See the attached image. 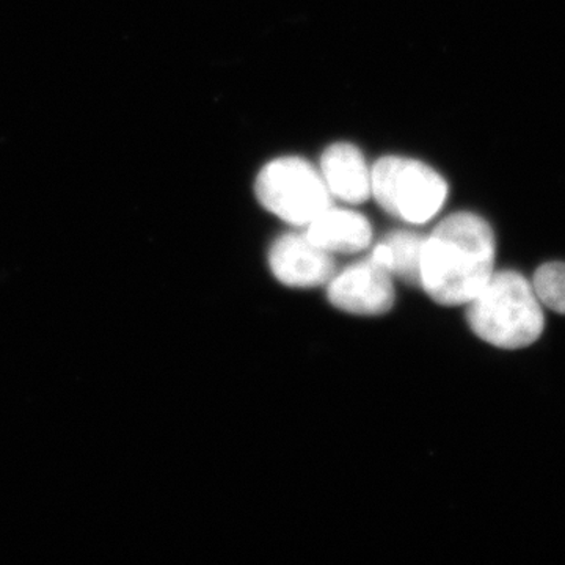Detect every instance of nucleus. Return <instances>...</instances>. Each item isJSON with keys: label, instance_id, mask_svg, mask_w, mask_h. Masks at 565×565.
<instances>
[{"label": "nucleus", "instance_id": "obj_1", "mask_svg": "<svg viewBox=\"0 0 565 565\" xmlns=\"http://www.w3.org/2000/svg\"><path fill=\"white\" fill-rule=\"evenodd\" d=\"M492 226L471 212L446 217L424 241L422 288L445 307L470 303L493 275Z\"/></svg>", "mask_w": 565, "mask_h": 565}, {"label": "nucleus", "instance_id": "obj_2", "mask_svg": "<svg viewBox=\"0 0 565 565\" xmlns=\"http://www.w3.org/2000/svg\"><path fill=\"white\" fill-rule=\"evenodd\" d=\"M467 322L486 343L514 351L541 338L545 316L533 281L515 270H501L467 303Z\"/></svg>", "mask_w": 565, "mask_h": 565}, {"label": "nucleus", "instance_id": "obj_3", "mask_svg": "<svg viewBox=\"0 0 565 565\" xmlns=\"http://www.w3.org/2000/svg\"><path fill=\"white\" fill-rule=\"evenodd\" d=\"M373 195L394 217L408 223H426L444 207L448 185L426 163L386 156L371 172Z\"/></svg>", "mask_w": 565, "mask_h": 565}, {"label": "nucleus", "instance_id": "obj_4", "mask_svg": "<svg viewBox=\"0 0 565 565\" xmlns=\"http://www.w3.org/2000/svg\"><path fill=\"white\" fill-rule=\"evenodd\" d=\"M256 196L267 211L292 225H310L332 206L322 174L302 158L267 163L256 178Z\"/></svg>", "mask_w": 565, "mask_h": 565}, {"label": "nucleus", "instance_id": "obj_5", "mask_svg": "<svg viewBox=\"0 0 565 565\" xmlns=\"http://www.w3.org/2000/svg\"><path fill=\"white\" fill-rule=\"evenodd\" d=\"M393 275L373 258L352 264L329 281V300L345 313L379 316L392 310Z\"/></svg>", "mask_w": 565, "mask_h": 565}, {"label": "nucleus", "instance_id": "obj_6", "mask_svg": "<svg viewBox=\"0 0 565 565\" xmlns=\"http://www.w3.org/2000/svg\"><path fill=\"white\" fill-rule=\"evenodd\" d=\"M269 264L275 278L291 288H316L334 275L332 253L316 245L307 234L289 233L275 241Z\"/></svg>", "mask_w": 565, "mask_h": 565}, {"label": "nucleus", "instance_id": "obj_7", "mask_svg": "<svg viewBox=\"0 0 565 565\" xmlns=\"http://www.w3.org/2000/svg\"><path fill=\"white\" fill-rule=\"evenodd\" d=\"M321 174L330 193L345 203H363L373 193L371 172L362 151L352 143H334L323 151Z\"/></svg>", "mask_w": 565, "mask_h": 565}, {"label": "nucleus", "instance_id": "obj_8", "mask_svg": "<svg viewBox=\"0 0 565 565\" xmlns=\"http://www.w3.org/2000/svg\"><path fill=\"white\" fill-rule=\"evenodd\" d=\"M307 236L326 252L355 253L370 245L373 228L359 212L330 206L308 225Z\"/></svg>", "mask_w": 565, "mask_h": 565}, {"label": "nucleus", "instance_id": "obj_9", "mask_svg": "<svg viewBox=\"0 0 565 565\" xmlns=\"http://www.w3.org/2000/svg\"><path fill=\"white\" fill-rule=\"evenodd\" d=\"M424 241L426 237L418 233L394 232L374 248L371 258L394 277L408 285L422 286Z\"/></svg>", "mask_w": 565, "mask_h": 565}, {"label": "nucleus", "instance_id": "obj_10", "mask_svg": "<svg viewBox=\"0 0 565 565\" xmlns=\"http://www.w3.org/2000/svg\"><path fill=\"white\" fill-rule=\"evenodd\" d=\"M534 291L550 310L565 315V263H546L535 270Z\"/></svg>", "mask_w": 565, "mask_h": 565}]
</instances>
